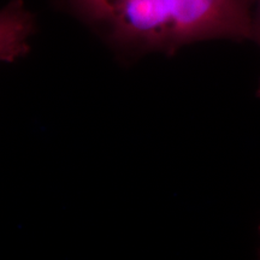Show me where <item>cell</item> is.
Instances as JSON below:
<instances>
[{
    "mask_svg": "<svg viewBox=\"0 0 260 260\" xmlns=\"http://www.w3.org/2000/svg\"><path fill=\"white\" fill-rule=\"evenodd\" d=\"M124 53L172 54L194 42L251 40L253 0H67Z\"/></svg>",
    "mask_w": 260,
    "mask_h": 260,
    "instance_id": "1",
    "label": "cell"
},
{
    "mask_svg": "<svg viewBox=\"0 0 260 260\" xmlns=\"http://www.w3.org/2000/svg\"><path fill=\"white\" fill-rule=\"evenodd\" d=\"M35 32L34 15L22 0H12L0 10V61L14 63L30 51Z\"/></svg>",
    "mask_w": 260,
    "mask_h": 260,
    "instance_id": "2",
    "label": "cell"
},
{
    "mask_svg": "<svg viewBox=\"0 0 260 260\" xmlns=\"http://www.w3.org/2000/svg\"><path fill=\"white\" fill-rule=\"evenodd\" d=\"M260 47V0H253L252 6V38ZM260 95V86L258 89Z\"/></svg>",
    "mask_w": 260,
    "mask_h": 260,
    "instance_id": "3",
    "label": "cell"
},
{
    "mask_svg": "<svg viewBox=\"0 0 260 260\" xmlns=\"http://www.w3.org/2000/svg\"><path fill=\"white\" fill-rule=\"evenodd\" d=\"M259 230H260V228H259ZM259 254H260V251H259Z\"/></svg>",
    "mask_w": 260,
    "mask_h": 260,
    "instance_id": "4",
    "label": "cell"
}]
</instances>
